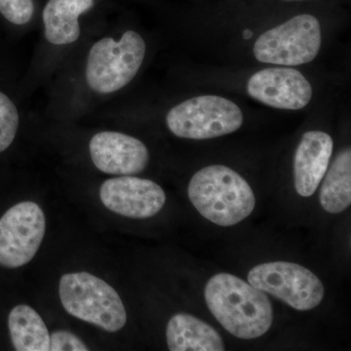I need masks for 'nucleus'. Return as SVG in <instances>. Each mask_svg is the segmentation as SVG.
Wrapping results in <instances>:
<instances>
[{"instance_id": "obj_1", "label": "nucleus", "mask_w": 351, "mask_h": 351, "mask_svg": "<svg viewBox=\"0 0 351 351\" xmlns=\"http://www.w3.org/2000/svg\"><path fill=\"white\" fill-rule=\"evenodd\" d=\"M204 297L214 317L237 338H260L271 327L274 309L269 298L239 277L216 274L205 286Z\"/></svg>"}, {"instance_id": "obj_2", "label": "nucleus", "mask_w": 351, "mask_h": 351, "mask_svg": "<svg viewBox=\"0 0 351 351\" xmlns=\"http://www.w3.org/2000/svg\"><path fill=\"white\" fill-rule=\"evenodd\" d=\"M188 193L201 216L221 226L241 223L256 206L250 184L223 165L207 166L196 172L189 182Z\"/></svg>"}, {"instance_id": "obj_3", "label": "nucleus", "mask_w": 351, "mask_h": 351, "mask_svg": "<svg viewBox=\"0 0 351 351\" xmlns=\"http://www.w3.org/2000/svg\"><path fill=\"white\" fill-rule=\"evenodd\" d=\"M60 300L66 313L96 325L107 332H119L125 326V306L119 293L103 279L88 272L62 276Z\"/></svg>"}, {"instance_id": "obj_4", "label": "nucleus", "mask_w": 351, "mask_h": 351, "mask_svg": "<svg viewBox=\"0 0 351 351\" xmlns=\"http://www.w3.org/2000/svg\"><path fill=\"white\" fill-rule=\"evenodd\" d=\"M147 46L137 32L128 31L119 40L105 38L97 41L87 58L85 77L90 89L112 94L125 87L137 75Z\"/></svg>"}, {"instance_id": "obj_5", "label": "nucleus", "mask_w": 351, "mask_h": 351, "mask_svg": "<svg viewBox=\"0 0 351 351\" xmlns=\"http://www.w3.org/2000/svg\"><path fill=\"white\" fill-rule=\"evenodd\" d=\"M243 112L233 101L214 95L195 97L171 108L166 124L176 137L207 140L234 133Z\"/></svg>"}, {"instance_id": "obj_6", "label": "nucleus", "mask_w": 351, "mask_h": 351, "mask_svg": "<svg viewBox=\"0 0 351 351\" xmlns=\"http://www.w3.org/2000/svg\"><path fill=\"white\" fill-rule=\"evenodd\" d=\"M321 45L319 21L302 14L261 34L254 44L253 52L261 63L300 66L313 62Z\"/></svg>"}, {"instance_id": "obj_7", "label": "nucleus", "mask_w": 351, "mask_h": 351, "mask_svg": "<svg viewBox=\"0 0 351 351\" xmlns=\"http://www.w3.org/2000/svg\"><path fill=\"white\" fill-rule=\"evenodd\" d=\"M247 278L254 287L274 295L297 311H311L324 299V285L320 279L298 263H262L253 267Z\"/></svg>"}, {"instance_id": "obj_8", "label": "nucleus", "mask_w": 351, "mask_h": 351, "mask_svg": "<svg viewBox=\"0 0 351 351\" xmlns=\"http://www.w3.org/2000/svg\"><path fill=\"white\" fill-rule=\"evenodd\" d=\"M43 209L32 201L11 207L0 219V265L17 269L31 262L45 235Z\"/></svg>"}, {"instance_id": "obj_9", "label": "nucleus", "mask_w": 351, "mask_h": 351, "mask_svg": "<svg viewBox=\"0 0 351 351\" xmlns=\"http://www.w3.org/2000/svg\"><path fill=\"white\" fill-rule=\"evenodd\" d=\"M100 198L113 213L131 219H147L161 211L165 191L151 180L121 176L101 184Z\"/></svg>"}, {"instance_id": "obj_10", "label": "nucleus", "mask_w": 351, "mask_h": 351, "mask_svg": "<svg viewBox=\"0 0 351 351\" xmlns=\"http://www.w3.org/2000/svg\"><path fill=\"white\" fill-rule=\"evenodd\" d=\"M247 91L263 105L279 110H302L313 98V87L306 76L285 66L258 71L249 80Z\"/></svg>"}, {"instance_id": "obj_11", "label": "nucleus", "mask_w": 351, "mask_h": 351, "mask_svg": "<svg viewBox=\"0 0 351 351\" xmlns=\"http://www.w3.org/2000/svg\"><path fill=\"white\" fill-rule=\"evenodd\" d=\"M90 156L97 169L106 174L132 176L143 172L149 152L137 138L114 131H104L92 137Z\"/></svg>"}, {"instance_id": "obj_12", "label": "nucleus", "mask_w": 351, "mask_h": 351, "mask_svg": "<svg viewBox=\"0 0 351 351\" xmlns=\"http://www.w3.org/2000/svg\"><path fill=\"white\" fill-rule=\"evenodd\" d=\"M332 147L331 136L325 132L308 131L302 136L294 156L295 189L302 197L313 195L319 186L329 167Z\"/></svg>"}, {"instance_id": "obj_13", "label": "nucleus", "mask_w": 351, "mask_h": 351, "mask_svg": "<svg viewBox=\"0 0 351 351\" xmlns=\"http://www.w3.org/2000/svg\"><path fill=\"white\" fill-rule=\"evenodd\" d=\"M166 339L171 351H223L225 343L213 327L195 316L178 313L166 328Z\"/></svg>"}, {"instance_id": "obj_14", "label": "nucleus", "mask_w": 351, "mask_h": 351, "mask_svg": "<svg viewBox=\"0 0 351 351\" xmlns=\"http://www.w3.org/2000/svg\"><path fill=\"white\" fill-rule=\"evenodd\" d=\"M94 4L95 0H47L43 21L48 43L54 45L75 43L80 36V16Z\"/></svg>"}, {"instance_id": "obj_15", "label": "nucleus", "mask_w": 351, "mask_h": 351, "mask_svg": "<svg viewBox=\"0 0 351 351\" xmlns=\"http://www.w3.org/2000/svg\"><path fill=\"white\" fill-rule=\"evenodd\" d=\"M8 328L16 350L49 351V331L32 307L25 304L14 307L9 313Z\"/></svg>"}, {"instance_id": "obj_16", "label": "nucleus", "mask_w": 351, "mask_h": 351, "mask_svg": "<svg viewBox=\"0 0 351 351\" xmlns=\"http://www.w3.org/2000/svg\"><path fill=\"white\" fill-rule=\"evenodd\" d=\"M325 174L321 186V206L330 214L346 211L351 204V152H339Z\"/></svg>"}, {"instance_id": "obj_17", "label": "nucleus", "mask_w": 351, "mask_h": 351, "mask_svg": "<svg viewBox=\"0 0 351 351\" xmlns=\"http://www.w3.org/2000/svg\"><path fill=\"white\" fill-rule=\"evenodd\" d=\"M19 128V112L8 96L0 92V152L12 144Z\"/></svg>"}, {"instance_id": "obj_18", "label": "nucleus", "mask_w": 351, "mask_h": 351, "mask_svg": "<svg viewBox=\"0 0 351 351\" xmlns=\"http://www.w3.org/2000/svg\"><path fill=\"white\" fill-rule=\"evenodd\" d=\"M0 13L14 25L31 22L34 14V0H0Z\"/></svg>"}, {"instance_id": "obj_19", "label": "nucleus", "mask_w": 351, "mask_h": 351, "mask_svg": "<svg viewBox=\"0 0 351 351\" xmlns=\"http://www.w3.org/2000/svg\"><path fill=\"white\" fill-rule=\"evenodd\" d=\"M87 346L69 331H57L50 335L49 351H87Z\"/></svg>"}, {"instance_id": "obj_20", "label": "nucleus", "mask_w": 351, "mask_h": 351, "mask_svg": "<svg viewBox=\"0 0 351 351\" xmlns=\"http://www.w3.org/2000/svg\"><path fill=\"white\" fill-rule=\"evenodd\" d=\"M288 1H300V0H288Z\"/></svg>"}]
</instances>
